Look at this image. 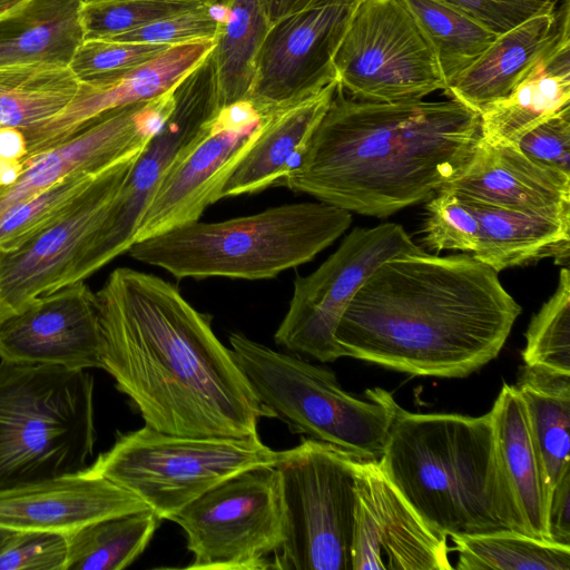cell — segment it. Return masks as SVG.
Segmentation results:
<instances>
[{"instance_id": "obj_45", "label": "cell", "mask_w": 570, "mask_h": 570, "mask_svg": "<svg viewBox=\"0 0 570 570\" xmlns=\"http://www.w3.org/2000/svg\"><path fill=\"white\" fill-rule=\"evenodd\" d=\"M271 24L288 14L333 3L357 4L362 0H264Z\"/></svg>"}, {"instance_id": "obj_38", "label": "cell", "mask_w": 570, "mask_h": 570, "mask_svg": "<svg viewBox=\"0 0 570 570\" xmlns=\"http://www.w3.org/2000/svg\"><path fill=\"white\" fill-rule=\"evenodd\" d=\"M423 242L432 250L473 253L479 242L474 212L453 190L441 189L425 205Z\"/></svg>"}, {"instance_id": "obj_50", "label": "cell", "mask_w": 570, "mask_h": 570, "mask_svg": "<svg viewBox=\"0 0 570 570\" xmlns=\"http://www.w3.org/2000/svg\"><path fill=\"white\" fill-rule=\"evenodd\" d=\"M85 1H89V0H85ZM199 1H202L206 4H209V6L219 7V6H223L226 0H199Z\"/></svg>"}, {"instance_id": "obj_5", "label": "cell", "mask_w": 570, "mask_h": 570, "mask_svg": "<svg viewBox=\"0 0 570 570\" xmlns=\"http://www.w3.org/2000/svg\"><path fill=\"white\" fill-rule=\"evenodd\" d=\"M350 212L305 202L206 223L199 219L138 240L128 248L141 263L176 278H274L311 262L343 235Z\"/></svg>"}, {"instance_id": "obj_28", "label": "cell", "mask_w": 570, "mask_h": 570, "mask_svg": "<svg viewBox=\"0 0 570 570\" xmlns=\"http://www.w3.org/2000/svg\"><path fill=\"white\" fill-rule=\"evenodd\" d=\"M498 454L524 532L549 540L548 504L524 403L514 385L503 384L491 411Z\"/></svg>"}, {"instance_id": "obj_34", "label": "cell", "mask_w": 570, "mask_h": 570, "mask_svg": "<svg viewBox=\"0 0 570 570\" xmlns=\"http://www.w3.org/2000/svg\"><path fill=\"white\" fill-rule=\"evenodd\" d=\"M458 570H570V546L515 531L452 535Z\"/></svg>"}, {"instance_id": "obj_51", "label": "cell", "mask_w": 570, "mask_h": 570, "mask_svg": "<svg viewBox=\"0 0 570 570\" xmlns=\"http://www.w3.org/2000/svg\"><path fill=\"white\" fill-rule=\"evenodd\" d=\"M539 1L550 2V3H553L556 7H558L559 4H561L566 0H539Z\"/></svg>"}, {"instance_id": "obj_39", "label": "cell", "mask_w": 570, "mask_h": 570, "mask_svg": "<svg viewBox=\"0 0 570 570\" xmlns=\"http://www.w3.org/2000/svg\"><path fill=\"white\" fill-rule=\"evenodd\" d=\"M168 47L105 39L86 40L76 50L69 68L79 81L117 73L149 61Z\"/></svg>"}, {"instance_id": "obj_46", "label": "cell", "mask_w": 570, "mask_h": 570, "mask_svg": "<svg viewBox=\"0 0 570 570\" xmlns=\"http://www.w3.org/2000/svg\"><path fill=\"white\" fill-rule=\"evenodd\" d=\"M27 156L23 132L18 128H0V159L22 160Z\"/></svg>"}, {"instance_id": "obj_8", "label": "cell", "mask_w": 570, "mask_h": 570, "mask_svg": "<svg viewBox=\"0 0 570 570\" xmlns=\"http://www.w3.org/2000/svg\"><path fill=\"white\" fill-rule=\"evenodd\" d=\"M285 452L258 435L183 436L145 425L119 434L88 469L135 494L160 520H171L215 485L252 468L276 465Z\"/></svg>"}, {"instance_id": "obj_30", "label": "cell", "mask_w": 570, "mask_h": 570, "mask_svg": "<svg viewBox=\"0 0 570 570\" xmlns=\"http://www.w3.org/2000/svg\"><path fill=\"white\" fill-rule=\"evenodd\" d=\"M212 51L220 108L247 101L259 48L268 32L264 0H226Z\"/></svg>"}, {"instance_id": "obj_15", "label": "cell", "mask_w": 570, "mask_h": 570, "mask_svg": "<svg viewBox=\"0 0 570 570\" xmlns=\"http://www.w3.org/2000/svg\"><path fill=\"white\" fill-rule=\"evenodd\" d=\"M355 8L326 4L271 24L256 57L247 99L262 117L338 81L334 56Z\"/></svg>"}, {"instance_id": "obj_43", "label": "cell", "mask_w": 570, "mask_h": 570, "mask_svg": "<svg viewBox=\"0 0 570 570\" xmlns=\"http://www.w3.org/2000/svg\"><path fill=\"white\" fill-rule=\"evenodd\" d=\"M502 33L533 14L556 8L539 0H448Z\"/></svg>"}, {"instance_id": "obj_31", "label": "cell", "mask_w": 570, "mask_h": 570, "mask_svg": "<svg viewBox=\"0 0 570 570\" xmlns=\"http://www.w3.org/2000/svg\"><path fill=\"white\" fill-rule=\"evenodd\" d=\"M78 87L69 67L0 66V128L23 130L48 120L68 106Z\"/></svg>"}, {"instance_id": "obj_13", "label": "cell", "mask_w": 570, "mask_h": 570, "mask_svg": "<svg viewBox=\"0 0 570 570\" xmlns=\"http://www.w3.org/2000/svg\"><path fill=\"white\" fill-rule=\"evenodd\" d=\"M421 253L400 224L354 228L317 269L296 276L288 309L274 335L276 344L320 362L344 357L335 332L355 293L385 261Z\"/></svg>"}, {"instance_id": "obj_1", "label": "cell", "mask_w": 570, "mask_h": 570, "mask_svg": "<svg viewBox=\"0 0 570 570\" xmlns=\"http://www.w3.org/2000/svg\"><path fill=\"white\" fill-rule=\"evenodd\" d=\"M102 370L147 426L183 436L257 434L263 406L210 316L159 276L114 269L95 293Z\"/></svg>"}, {"instance_id": "obj_17", "label": "cell", "mask_w": 570, "mask_h": 570, "mask_svg": "<svg viewBox=\"0 0 570 570\" xmlns=\"http://www.w3.org/2000/svg\"><path fill=\"white\" fill-rule=\"evenodd\" d=\"M352 570H452L446 535L432 529L377 460L355 458Z\"/></svg>"}, {"instance_id": "obj_7", "label": "cell", "mask_w": 570, "mask_h": 570, "mask_svg": "<svg viewBox=\"0 0 570 570\" xmlns=\"http://www.w3.org/2000/svg\"><path fill=\"white\" fill-rule=\"evenodd\" d=\"M233 356L255 395L273 417L295 433L379 460L392 420V394L365 391L367 400L344 391L335 374L299 356L278 352L240 333L229 334Z\"/></svg>"}, {"instance_id": "obj_10", "label": "cell", "mask_w": 570, "mask_h": 570, "mask_svg": "<svg viewBox=\"0 0 570 570\" xmlns=\"http://www.w3.org/2000/svg\"><path fill=\"white\" fill-rule=\"evenodd\" d=\"M334 66L338 85L360 100L414 101L446 87L433 45L401 0L360 1Z\"/></svg>"}, {"instance_id": "obj_20", "label": "cell", "mask_w": 570, "mask_h": 570, "mask_svg": "<svg viewBox=\"0 0 570 570\" xmlns=\"http://www.w3.org/2000/svg\"><path fill=\"white\" fill-rule=\"evenodd\" d=\"M214 46V39L169 46L132 69L80 80L76 96L65 109L46 121L21 130L27 144L23 160L60 145L109 110L166 94L195 69Z\"/></svg>"}, {"instance_id": "obj_23", "label": "cell", "mask_w": 570, "mask_h": 570, "mask_svg": "<svg viewBox=\"0 0 570 570\" xmlns=\"http://www.w3.org/2000/svg\"><path fill=\"white\" fill-rule=\"evenodd\" d=\"M570 107V6L548 49L512 91L480 112L482 140L513 145L529 130Z\"/></svg>"}, {"instance_id": "obj_3", "label": "cell", "mask_w": 570, "mask_h": 570, "mask_svg": "<svg viewBox=\"0 0 570 570\" xmlns=\"http://www.w3.org/2000/svg\"><path fill=\"white\" fill-rule=\"evenodd\" d=\"M482 140L480 114L454 99L375 102L337 83L297 164L279 184L384 218L459 178Z\"/></svg>"}, {"instance_id": "obj_47", "label": "cell", "mask_w": 570, "mask_h": 570, "mask_svg": "<svg viewBox=\"0 0 570 570\" xmlns=\"http://www.w3.org/2000/svg\"><path fill=\"white\" fill-rule=\"evenodd\" d=\"M23 169L19 160L0 159V188L13 184Z\"/></svg>"}, {"instance_id": "obj_11", "label": "cell", "mask_w": 570, "mask_h": 570, "mask_svg": "<svg viewBox=\"0 0 570 570\" xmlns=\"http://www.w3.org/2000/svg\"><path fill=\"white\" fill-rule=\"evenodd\" d=\"M185 532L191 570H266L284 541L275 465L239 472L171 518Z\"/></svg>"}, {"instance_id": "obj_25", "label": "cell", "mask_w": 570, "mask_h": 570, "mask_svg": "<svg viewBox=\"0 0 570 570\" xmlns=\"http://www.w3.org/2000/svg\"><path fill=\"white\" fill-rule=\"evenodd\" d=\"M337 83L263 116L253 145L225 181L220 199L249 195L279 185L297 164L328 108Z\"/></svg>"}, {"instance_id": "obj_44", "label": "cell", "mask_w": 570, "mask_h": 570, "mask_svg": "<svg viewBox=\"0 0 570 570\" xmlns=\"http://www.w3.org/2000/svg\"><path fill=\"white\" fill-rule=\"evenodd\" d=\"M547 522L549 540L570 546V471L553 489Z\"/></svg>"}, {"instance_id": "obj_49", "label": "cell", "mask_w": 570, "mask_h": 570, "mask_svg": "<svg viewBox=\"0 0 570 570\" xmlns=\"http://www.w3.org/2000/svg\"><path fill=\"white\" fill-rule=\"evenodd\" d=\"M12 533L11 530L0 528V546L7 540V538Z\"/></svg>"}, {"instance_id": "obj_36", "label": "cell", "mask_w": 570, "mask_h": 570, "mask_svg": "<svg viewBox=\"0 0 570 570\" xmlns=\"http://www.w3.org/2000/svg\"><path fill=\"white\" fill-rule=\"evenodd\" d=\"M206 4L199 0H89L80 20L83 41L110 39L150 22Z\"/></svg>"}, {"instance_id": "obj_40", "label": "cell", "mask_w": 570, "mask_h": 570, "mask_svg": "<svg viewBox=\"0 0 570 570\" xmlns=\"http://www.w3.org/2000/svg\"><path fill=\"white\" fill-rule=\"evenodd\" d=\"M222 16V6H203L105 40L175 46L194 40L214 39Z\"/></svg>"}, {"instance_id": "obj_12", "label": "cell", "mask_w": 570, "mask_h": 570, "mask_svg": "<svg viewBox=\"0 0 570 570\" xmlns=\"http://www.w3.org/2000/svg\"><path fill=\"white\" fill-rule=\"evenodd\" d=\"M212 51L175 86L170 112L132 164L79 263L76 282L85 281L128 250L139 219L160 181L220 110Z\"/></svg>"}, {"instance_id": "obj_21", "label": "cell", "mask_w": 570, "mask_h": 570, "mask_svg": "<svg viewBox=\"0 0 570 570\" xmlns=\"http://www.w3.org/2000/svg\"><path fill=\"white\" fill-rule=\"evenodd\" d=\"M149 509L88 468L0 491V528L70 533L86 524Z\"/></svg>"}, {"instance_id": "obj_18", "label": "cell", "mask_w": 570, "mask_h": 570, "mask_svg": "<svg viewBox=\"0 0 570 570\" xmlns=\"http://www.w3.org/2000/svg\"><path fill=\"white\" fill-rule=\"evenodd\" d=\"M174 88L154 99L109 110L60 145L23 160L17 180L0 188V220L68 175L98 174L139 155L170 112Z\"/></svg>"}, {"instance_id": "obj_24", "label": "cell", "mask_w": 570, "mask_h": 570, "mask_svg": "<svg viewBox=\"0 0 570 570\" xmlns=\"http://www.w3.org/2000/svg\"><path fill=\"white\" fill-rule=\"evenodd\" d=\"M570 0L540 12L500 33L469 67L451 79L443 90L480 114L508 96L556 38Z\"/></svg>"}, {"instance_id": "obj_48", "label": "cell", "mask_w": 570, "mask_h": 570, "mask_svg": "<svg viewBox=\"0 0 570 570\" xmlns=\"http://www.w3.org/2000/svg\"><path fill=\"white\" fill-rule=\"evenodd\" d=\"M24 1L26 0H0V16L11 11Z\"/></svg>"}, {"instance_id": "obj_42", "label": "cell", "mask_w": 570, "mask_h": 570, "mask_svg": "<svg viewBox=\"0 0 570 570\" xmlns=\"http://www.w3.org/2000/svg\"><path fill=\"white\" fill-rule=\"evenodd\" d=\"M515 147L534 161L570 174V107L525 132Z\"/></svg>"}, {"instance_id": "obj_22", "label": "cell", "mask_w": 570, "mask_h": 570, "mask_svg": "<svg viewBox=\"0 0 570 570\" xmlns=\"http://www.w3.org/2000/svg\"><path fill=\"white\" fill-rule=\"evenodd\" d=\"M442 189L504 209L570 217V174L530 159L513 145L481 140L468 169Z\"/></svg>"}, {"instance_id": "obj_32", "label": "cell", "mask_w": 570, "mask_h": 570, "mask_svg": "<svg viewBox=\"0 0 570 570\" xmlns=\"http://www.w3.org/2000/svg\"><path fill=\"white\" fill-rule=\"evenodd\" d=\"M160 519L150 509L86 524L67 538L65 570H121L146 549Z\"/></svg>"}, {"instance_id": "obj_37", "label": "cell", "mask_w": 570, "mask_h": 570, "mask_svg": "<svg viewBox=\"0 0 570 570\" xmlns=\"http://www.w3.org/2000/svg\"><path fill=\"white\" fill-rule=\"evenodd\" d=\"M101 173L68 175L27 203L9 210L0 220V249L7 250L17 247L33 233L48 225Z\"/></svg>"}, {"instance_id": "obj_35", "label": "cell", "mask_w": 570, "mask_h": 570, "mask_svg": "<svg viewBox=\"0 0 570 570\" xmlns=\"http://www.w3.org/2000/svg\"><path fill=\"white\" fill-rule=\"evenodd\" d=\"M521 353L527 366L570 375V272L563 267L553 295L532 317Z\"/></svg>"}, {"instance_id": "obj_27", "label": "cell", "mask_w": 570, "mask_h": 570, "mask_svg": "<svg viewBox=\"0 0 570 570\" xmlns=\"http://www.w3.org/2000/svg\"><path fill=\"white\" fill-rule=\"evenodd\" d=\"M85 0H26L0 16V66L69 67L83 42Z\"/></svg>"}, {"instance_id": "obj_19", "label": "cell", "mask_w": 570, "mask_h": 570, "mask_svg": "<svg viewBox=\"0 0 570 570\" xmlns=\"http://www.w3.org/2000/svg\"><path fill=\"white\" fill-rule=\"evenodd\" d=\"M0 360L102 368L95 293L83 281L76 282L1 318Z\"/></svg>"}, {"instance_id": "obj_6", "label": "cell", "mask_w": 570, "mask_h": 570, "mask_svg": "<svg viewBox=\"0 0 570 570\" xmlns=\"http://www.w3.org/2000/svg\"><path fill=\"white\" fill-rule=\"evenodd\" d=\"M94 385L87 370L0 360V491L88 468Z\"/></svg>"}, {"instance_id": "obj_29", "label": "cell", "mask_w": 570, "mask_h": 570, "mask_svg": "<svg viewBox=\"0 0 570 570\" xmlns=\"http://www.w3.org/2000/svg\"><path fill=\"white\" fill-rule=\"evenodd\" d=\"M514 386L524 403L549 509L553 489L570 471V375L524 365Z\"/></svg>"}, {"instance_id": "obj_9", "label": "cell", "mask_w": 570, "mask_h": 570, "mask_svg": "<svg viewBox=\"0 0 570 570\" xmlns=\"http://www.w3.org/2000/svg\"><path fill=\"white\" fill-rule=\"evenodd\" d=\"M355 458L309 438L286 450L275 465L284 541L273 569L352 570Z\"/></svg>"}, {"instance_id": "obj_16", "label": "cell", "mask_w": 570, "mask_h": 570, "mask_svg": "<svg viewBox=\"0 0 570 570\" xmlns=\"http://www.w3.org/2000/svg\"><path fill=\"white\" fill-rule=\"evenodd\" d=\"M262 119L248 101L220 108L160 181L139 219L134 243L197 220L220 200L225 181L253 145Z\"/></svg>"}, {"instance_id": "obj_26", "label": "cell", "mask_w": 570, "mask_h": 570, "mask_svg": "<svg viewBox=\"0 0 570 570\" xmlns=\"http://www.w3.org/2000/svg\"><path fill=\"white\" fill-rule=\"evenodd\" d=\"M458 195L479 222V242L472 256L495 272L546 257H553L556 264L569 263L570 217L521 213Z\"/></svg>"}, {"instance_id": "obj_41", "label": "cell", "mask_w": 570, "mask_h": 570, "mask_svg": "<svg viewBox=\"0 0 570 570\" xmlns=\"http://www.w3.org/2000/svg\"><path fill=\"white\" fill-rule=\"evenodd\" d=\"M67 538L49 531H12L0 546V570H65Z\"/></svg>"}, {"instance_id": "obj_14", "label": "cell", "mask_w": 570, "mask_h": 570, "mask_svg": "<svg viewBox=\"0 0 570 570\" xmlns=\"http://www.w3.org/2000/svg\"><path fill=\"white\" fill-rule=\"evenodd\" d=\"M137 156L102 171L63 212L12 249H0V320L76 283L79 263Z\"/></svg>"}, {"instance_id": "obj_33", "label": "cell", "mask_w": 570, "mask_h": 570, "mask_svg": "<svg viewBox=\"0 0 570 570\" xmlns=\"http://www.w3.org/2000/svg\"><path fill=\"white\" fill-rule=\"evenodd\" d=\"M436 52L446 83L473 63L500 33L448 0H401Z\"/></svg>"}, {"instance_id": "obj_4", "label": "cell", "mask_w": 570, "mask_h": 570, "mask_svg": "<svg viewBox=\"0 0 570 570\" xmlns=\"http://www.w3.org/2000/svg\"><path fill=\"white\" fill-rule=\"evenodd\" d=\"M380 466L435 531L446 537L525 534L498 454L490 412L412 413L393 402Z\"/></svg>"}, {"instance_id": "obj_2", "label": "cell", "mask_w": 570, "mask_h": 570, "mask_svg": "<svg viewBox=\"0 0 570 570\" xmlns=\"http://www.w3.org/2000/svg\"><path fill=\"white\" fill-rule=\"evenodd\" d=\"M472 255L390 258L362 284L335 332L343 355L389 370L464 377L501 352L521 306Z\"/></svg>"}]
</instances>
